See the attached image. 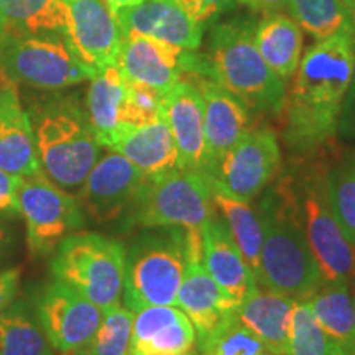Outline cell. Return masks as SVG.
Segmentation results:
<instances>
[{
    "label": "cell",
    "mask_w": 355,
    "mask_h": 355,
    "mask_svg": "<svg viewBox=\"0 0 355 355\" xmlns=\"http://www.w3.org/2000/svg\"><path fill=\"white\" fill-rule=\"evenodd\" d=\"M0 69L13 83L46 91L76 86L96 76L58 33H3Z\"/></svg>",
    "instance_id": "9c48e42d"
},
{
    "label": "cell",
    "mask_w": 355,
    "mask_h": 355,
    "mask_svg": "<svg viewBox=\"0 0 355 355\" xmlns=\"http://www.w3.org/2000/svg\"><path fill=\"white\" fill-rule=\"evenodd\" d=\"M329 206L340 229L355 243V159L326 171Z\"/></svg>",
    "instance_id": "d6a6232c"
},
{
    "label": "cell",
    "mask_w": 355,
    "mask_h": 355,
    "mask_svg": "<svg viewBox=\"0 0 355 355\" xmlns=\"http://www.w3.org/2000/svg\"><path fill=\"white\" fill-rule=\"evenodd\" d=\"M127 250L115 239L96 232H74L53 252V278L64 283L102 313L121 306Z\"/></svg>",
    "instance_id": "5b68a950"
},
{
    "label": "cell",
    "mask_w": 355,
    "mask_h": 355,
    "mask_svg": "<svg viewBox=\"0 0 355 355\" xmlns=\"http://www.w3.org/2000/svg\"><path fill=\"white\" fill-rule=\"evenodd\" d=\"M252 21L234 19L211 30L202 55L186 51L184 73L211 79L260 114H279L285 107L286 81L270 69L259 53Z\"/></svg>",
    "instance_id": "7a4b0ae2"
},
{
    "label": "cell",
    "mask_w": 355,
    "mask_h": 355,
    "mask_svg": "<svg viewBox=\"0 0 355 355\" xmlns=\"http://www.w3.org/2000/svg\"><path fill=\"white\" fill-rule=\"evenodd\" d=\"M241 6H245L254 12H263V13H273L282 12L286 8L288 0H235Z\"/></svg>",
    "instance_id": "b9f144b4"
},
{
    "label": "cell",
    "mask_w": 355,
    "mask_h": 355,
    "mask_svg": "<svg viewBox=\"0 0 355 355\" xmlns=\"http://www.w3.org/2000/svg\"><path fill=\"white\" fill-rule=\"evenodd\" d=\"M296 301L298 300L257 286L241 301L235 314L273 355H288V336Z\"/></svg>",
    "instance_id": "cb8c5ba5"
},
{
    "label": "cell",
    "mask_w": 355,
    "mask_h": 355,
    "mask_svg": "<svg viewBox=\"0 0 355 355\" xmlns=\"http://www.w3.org/2000/svg\"><path fill=\"white\" fill-rule=\"evenodd\" d=\"M198 347L202 355H273L254 332L239 321L237 314L227 319Z\"/></svg>",
    "instance_id": "836d02e7"
},
{
    "label": "cell",
    "mask_w": 355,
    "mask_h": 355,
    "mask_svg": "<svg viewBox=\"0 0 355 355\" xmlns=\"http://www.w3.org/2000/svg\"><path fill=\"white\" fill-rule=\"evenodd\" d=\"M125 84L117 64L96 73L87 91V119L101 146L110 150L122 130V107L125 99Z\"/></svg>",
    "instance_id": "d4e9b609"
},
{
    "label": "cell",
    "mask_w": 355,
    "mask_h": 355,
    "mask_svg": "<svg viewBox=\"0 0 355 355\" xmlns=\"http://www.w3.org/2000/svg\"><path fill=\"white\" fill-rule=\"evenodd\" d=\"M321 327L347 355H355V300L349 283H322L309 298Z\"/></svg>",
    "instance_id": "83f0119b"
},
{
    "label": "cell",
    "mask_w": 355,
    "mask_h": 355,
    "mask_svg": "<svg viewBox=\"0 0 355 355\" xmlns=\"http://www.w3.org/2000/svg\"><path fill=\"white\" fill-rule=\"evenodd\" d=\"M286 7L291 19L316 42L337 33H354L343 0H288Z\"/></svg>",
    "instance_id": "4dcf8cb0"
},
{
    "label": "cell",
    "mask_w": 355,
    "mask_h": 355,
    "mask_svg": "<svg viewBox=\"0 0 355 355\" xmlns=\"http://www.w3.org/2000/svg\"><path fill=\"white\" fill-rule=\"evenodd\" d=\"M162 119L175 140L180 166L206 173V132L204 109L198 87L181 78L163 94Z\"/></svg>",
    "instance_id": "2e32d148"
},
{
    "label": "cell",
    "mask_w": 355,
    "mask_h": 355,
    "mask_svg": "<svg viewBox=\"0 0 355 355\" xmlns=\"http://www.w3.org/2000/svg\"><path fill=\"white\" fill-rule=\"evenodd\" d=\"M214 214L211 186L206 175L175 168L145 178L127 211V227H178L202 230Z\"/></svg>",
    "instance_id": "ba28073f"
},
{
    "label": "cell",
    "mask_w": 355,
    "mask_h": 355,
    "mask_svg": "<svg viewBox=\"0 0 355 355\" xmlns=\"http://www.w3.org/2000/svg\"><path fill=\"white\" fill-rule=\"evenodd\" d=\"M114 15L122 38L127 35H145L186 51H196L202 43L204 28L194 24L175 0H144Z\"/></svg>",
    "instance_id": "ac0fdd59"
},
{
    "label": "cell",
    "mask_w": 355,
    "mask_h": 355,
    "mask_svg": "<svg viewBox=\"0 0 355 355\" xmlns=\"http://www.w3.org/2000/svg\"><path fill=\"white\" fill-rule=\"evenodd\" d=\"M257 216L261 225L259 283L293 300H309L322 279L298 219L288 173L261 199Z\"/></svg>",
    "instance_id": "3957f363"
},
{
    "label": "cell",
    "mask_w": 355,
    "mask_h": 355,
    "mask_svg": "<svg viewBox=\"0 0 355 355\" xmlns=\"http://www.w3.org/2000/svg\"><path fill=\"white\" fill-rule=\"evenodd\" d=\"M337 135L344 140L355 141V69L352 81H350V86L347 89V94L344 97L343 109H340Z\"/></svg>",
    "instance_id": "f35d334b"
},
{
    "label": "cell",
    "mask_w": 355,
    "mask_h": 355,
    "mask_svg": "<svg viewBox=\"0 0 355 355\" xmlns=\"http://www.w3.org/2000/svg\"><path fill=\"white\" fill-rule=\"evenodd\" d=\"M64 355H92L91 352H89L87 349H81V350H74V352H68Z\"/></svg>",
    "instance_id": "f6af8a7d"
},
{
    "label": "cell",
    "mask_w": 355,
    "mask_h": 355,
    "mask_svg": "<svg viewBox=\"0 0 355 355\" xmlns=\"http://www.w3.org/2000/svg\"><path fill=\"white\" fill-rule=\"evenodd\" d=\"M355 69L352 33L318 40L301 58L286 96L285 144L291 152L309 155L334 139L344 97Z\"/></svg>",
    "instance_id": "6da1fadb"
},
{
    "label": "cell",
    "mask_w": 355,
    "mask_h": 355,
    "mask_svg": "<svg viewBox=\"0 0 355 355\" xmlns=\"http://www.w3.org/2000/svg\"><path fill=\"white\" fill-rule=\"evenodd\" d=\"M68 0H0L3 33H58L63 37Z\"/></svg>",
    "instance_id": "f1b7e54d"
},
{
    "label": "cell",
    "mask_w": 355,
    "mask_h": 355,
    "mask_svg": "<svg viewBox=\"0 0 355 355\" xmlns=\"http://www.w3.org/2000/svg\"><path fill=\"white\" fill-rule=\"evenodd\" d=\"M110 150L123 155L145 178L181 168L176 144L162 117L145 125H123Z\"/></svg>",
    "instance_id": "603a6c76"
},
{
    "label": "cell",
    "mask_w": 355,
    "mask_h": 355,
    "mask_svg": "<svg viewBox=\"0 0 355 355\" xmlns=\"http://www.w3.org/2000/svg\"><path fill=\"white\" fill-rule=\"evenodd\" d=\"M354 158H355V152H354Z\"/></svg>",
    "instance_id": "c3c4849f"
},
{
    "label": "cell",
    "mask_w": 355,
    "mask_h": 355,
    "mask_svg": "<svg viewBox=\"0 0 355 355\" xmlns=\"http://www.w3.org/2000/svg\"><path fill=\"white\" fill-rule=\"evenodd\" d=\"M0 355H55L37 318L25 304L0 311Z\"/></svg>",
    "instance_id": "f546056e"
},
{
    "label": "cell",
    "mask_w": 355,
    "mask_h": 355,
    "mask_svg": "<svg viewBox=\"0 0 355 355\" xmlns=\"http://www.w3.org/2000/svg\"><path fill=\"white\" fill-rule=\"evenodd\" d=\"M259 53L277 76L291 78L303 58V30L282 12L266 13L254 30Z\"/></svg>",
    "instance_id": "484cf974"
},
{
    "label": "cell",
    "mask_w": 355,
    "mask_h": 355,
    "mask_svg": "<svg viewBox=\"0 0 355 355\" xmlns=\"http://www.w3.org/2000/svg\"><path fill=\"white\" fill-rule=\"evenodd\" d=\"M163 92L146 84L128 81L125 84V99L122 107L123 125H145L162 117Z\"/></svg>",
    "instance_id": "d590c367"
},
{
    "label": "cell",
    "mask_w": 355,
    "mask_h": 355,
    "mask_svg": "<svg viewBox=\"0 0 355 355\" xmlns=\"http://www.w3.org/2000/svg\"><path fill=\"white\" fill-rule=\"evenodd\" d=\"M35 318L51 347L68 354L91 344L99 329L102 309L73 288L53 279L38 293Z\"/></svg>",
    "instance_id": "8fae6325"
},
{
    "label": "cell",
    "mask_w": 355,
    "mask_h": 355,
    "mask_svg": "<svg viewBox=\"0 0 355 355\" xmlns=\"http://www.w3.org/2000/svg\"><path fill=\"white\" fill-rule=\"evenodd\" d=\"M352 38H354V43H355V30H354V33H352Z\"/></svg>",
    "instance_id": "7dc6e473"
},
{
    "label": "cell",
    "mask_w": 355,
    "mask_h": 355,
    "mask_svg": "<svg viewBox=\"0 0 355 355\" xmlns=\"http://www.w3.org/2000/svg\"><path fill=\"white\" fill-rule=\"evenodd\" d=\"M198 336L176 306H148L133 313L128 355H196Z\"/></svg>",
    "instance_id": "e0dca14e"
},
{
    "label": "cell",
    "mask_w": 355,
    "mask_h": 355,
    "mask_svg": "<svg viewBox=\"0 0 355 355\" xmlns=\"http://www.w3.org/2000/svg\"><path fill=\"white\" fill-rule=\"evenodd\" d=\"M10 217L0 216V263L8 259L15 245V232L10 225Z\"/></svg>",
    "instance_id": "60d3db41"
},
{
    "label": "cell",
    "mask_w": 355,
    "mask_h": 355,
    "mask_svg": "<svg viewBox=\"0 0 355 355\" xmlns=\"http://www.w3.org/2000/svg\"><path fill=\"white\" fill-rule=\"evenodd\" d=\"M186 50L166 42L145 37L127 35L122 38L117 56V66L128 81L165 92L183 78Z\"/></svg>",
    "instance_id": "d6986e66"
},
{
    "label": "cell",
    "mask_w": 355,
    "mask_h": 355,
    "mask_svg": "<svg viewBox=\"0 0 355 355\" xmlns=\"http://www.w3.org/2000/svg\"><path fill=\"white\" fill-rule=\"evenodd\" d=\"M21 176L10 175V173L0 170V216L19 217V189L21 184Z\"/></svg>",
    "instance_id": "74e56055"
},
{
    "label": "cell",
    "mask_w": 355,
    "mask_h": 355,
    "mask_svg": "<svg viewBox=\"0 0 355 355\" xmlns=\"http://www.w3.org/2000/svg\"><path fill=\"white\" fill-rule=\"evenodd\" d=\"M21 279V268L12 266V268L0 270V311L8 308L13 300L19 295Z\"/></svg>",
    "instance_id": "ab89813d"
},
{
    "label": "cell",
    "mask_w": 355,
    "mask_h": 355,
    "mask_svg": "<svg viewBox=\"0 0 355 355\" xmlns=\"http://www.w3.org/2000/svg\"><path fill=\"white\" fill-rule=\"evenodd\" d=\"M288 175L298 219L322 283H350L355 279V243L340 229L329 206L326 170L314 165Z\"/></svg>",
    "instance_id": "52a82bcc"
},
{
    "label": "cell",
    "mask_w": 355,
    "mask_h": 355,
    "mask_svg": "<svg viewBox=\"0 0 355 355\" xmlns=\"http://www.w3.org/2000/svg\"><path fill=\"white\" fill-rule=\"evenodd\" d=\"M207 180H209L214 209L219 212L224 224L227 225L234 242L237 243L248 268L252 270L259 283L261 252V225L259 216L252 209L248 201L235 196L229 189L217 183L214 178L207 176Z\"/></svg>",
    "instance_id": "4316f807"
},
{
    "label": "cell",
    "mask_w": 355,
    "mask_h": 355,
    "mask_svg": "<svg viewBox=\"0 0 355 355\" xmlns=\"http://www.w3.org/2000/svg\"><path fill=\"white\" fill-rule=\"evenodd\" d=\"M288 355H347L322 329L311 309L309 300H298L293 311Z\"/></svg>",
    "instance_id": "1f68e13d"
},
{
    "label": "cell",
    "mask_w": 355,
    "mask_h": 355,
    "mask_svg": "<svg viewBox=\"0 0 355 355\" xmlns=\"http://www.w3.org/2000/svg\"><path fill=\"white\" fill-rule=\"evenodd\" d=\"M63 38L94 73L117 64L122 32L105 0H68Z\"/></svg>",
    "instance_id": "5bb4252c"
},
{
    "label": "cell",
    "mask_w": 355,
    "mask_h": 355,
    "mask_svg": "<svg viewBox=\"0 0 355 355\" xmlns=\"http://www.w3.org/2000/svg\"><path fill=\"white\" fill-rule=\"evenodd\" d=\"M282 152L270 128H248L217 165V183L243 201L259 196L278 175Z\"/></svg>",
    "instance_id": "7c38bea8"
},
{
    "label": "cell",
    "mask_w": 355,
    "mask_h": 355,
    "mask_svg": "<svg viewBox=\"0 0 355 355\" xmlns=\"http://www.w3.org/2000/svg\"><path fill=\"white\" fill-rule=\"evenodd\" d=\"M132 324L133 311L125 306L104 311L99 329L86 349L92 355H128Z\"/></svg>",
    "instance_id": "e575fe53"
},
{
    "label": "cell",
    "mask_w": 355,
    "mask_h": 355,
    "mask_svg": "<svg viewBox=\"0 0 355 355\" xmlns=\"http://www.w3.org/2000/svg\"><path fill=\"white\" fill-rule=\"evenodd\" d=\"M0 170L32 178L42 173L32 123L15 83L0 69Z\"/></svg>",
    "instance_id": "44dd1931"
},
{
    "label": "cell",
    "mask_w": 355,
    "mask_h": 355,
    "mask_svg": "<svg viewBox=\"0 0 355 355\" xmlns=\"http://www.w3.org/2000/svg\"><path fill=\"white\" fill-rule=\"evenodd\" d=\"M354 159H355V158H354Z\"/></svg>",
    "instance_id": "f907efd6"
},
{
    "label": "cell",
    "mask_w": 355,
    "mask_h": 355,
    "mask_svg": "<svg viewBox=\"0 0 355 355\" xmlns=\"http://www.w3.org/2000/svg\"><path fill=\"white\" fill-rule=\"evenodd\" d=\"M345 10H347L349 17H350V21H352L354 25V30H355V0H343Z\"/></svg>",
    "instance_id": "ee69618b"
},
{
    "label": "cell",
    "mask_w": 355,
    "mask_h": 355,
    "mask_svg": "<svg viewBox=\"0 0 355 355\" xmlns=\"http://www.w3.org/2000/svg\"><path fill=\"white\" fill-rule=\"evenodd\" d=\"M140 2H144V0H105V3H107V7L112 13H117L119 10H123V8L133 7Z\"/></svg>",
    "instance_id": "7bdbcfd3"
},
{
    "label": "cell",
    "mask_w": 355,
    "mask_h": 355,
    "mask_svg": "<svg viewBox=\"0 0 355 355\" xmlns=\"http://www.w3.org/2000/svg\"><path fill=\"white\" fill-rule=\"evenodd\" d=\"M42 173L66 191H79L101 157L87 112L74 97H51L28 112Z\"/></svg>",
    "instance_id": "277c9868"
},
{
    "label": "cell",
    "mask_w": 355,
    "mask_h": 355,
    "mask_svg": "<svg viewBox=\"0 0 355 355\" xmlns=\"http://www.w3.org/2000/svg\"><path fill=\"white\" fill-rule=\"evenodd\" d=\"M189 81L198 87L202 99L206 132L204 175L212 176L224 155L248 130V110L237 97L211 79L189 74Z\"/></svg>",
    "instance_id": "9a60e30c"
},
{
    "label": "cell",
    "mask_w": 355,
    "mask_h": 355,
    "mask_svg": "<svg viewBox=\"0 0 355 355\" xmlns=\"http://www.w3.org/2000/svg\"><path fill=\"white\" fill-rule=\"evenodd\" d=\"M239 304L241 303L222 290L207 273L202 260H188L175 306L193 322L198 345L219 329L227 319L235 316Z\"/></svg>",
    "instance_id": "ffe728a7"
},
{
    "label": "cell",
    "mask_w": 355,
    "mask_h": 355,
    "mask_svg": "<svg viewBox=\"0 0 355 355\" xmlns=\"http://www.w3.org/2000/svg\"><path fill=\"white\" fill-rule=\"evenodd\" d=\"M145 176L123 155L110 152L97 159L78 191L83 212L105 224L127 214Z\"/></svg>",
    "instance_id": "4fadbf2b"
},
{
    "label": "cell",
    "mask_w": 355,
    "mask_h": 355,
    "mask_svg": "<svg viewBox=\"0 0 355 355\" xmlns=\"http://www.w3.org/2000/svg\"><path fill=\"white\" fill-rule=\"evenodd\" d=\"M188 266L186 230L155 229L127 250L123 304L130 311L148 306H175Z\"/></svg>",
    "instance_id": "8992f818"
},
{
    "label": "cell",
    "mask_w": 355,
    "mask_h": 355,
    "mask_svg": "<svg viewBox=\"0 0 355 355\" xmlns=\"http://www.w3.org/2000/svg\"><path fill=\"white\" fill-rule=\"evenodd\" d=\"M176 6L189 17L194 24L206 26L214 17L232 8L235 0H175Z\"/></svg>",
    "instance_id": "8d00e7d4"
},
{
    "label": "cell",
    "mask_w": 355,
    "mask_h": 355,
    "mask_svg": "<svg viewBox=\"0 0 355 355\" xmlns=\"http://www.w3.org/2000/svg\"><path fill=\"white\" fill-rule=\"evenodd\" d=\"M19 204L20 216L26 224V243L33 257L53 254L63 239L86 222L78 198L43 173L21 180Z\"/></svg>",
    "instance_id": "30bf717a"
},
{
    "label": "cell",
    "mask_w": 355,
    "mask_h": 355,
    "mask_svg": "<svg viewBox=\"0 0 355 355\" xmlns=\"http://www.w3.org/2000/svg\"><path fill=\"white\" fill-rule=\"evenodd\" d=\"M2 38H3V25L2 21H0V43H2Z\"/></svg>",
    "instance_id": "bcb514c9"
},
{
    "label": "cell",
    "mask_w": 355,
    "mask_h": 355,
    "mask_svg": "<svg viewBox=\"0 0 355 355\" xmlns=\"http://www.w3.org/2000/svg\"><path fill=\"white\" fill-rule=\"evenodd\" d=\"M354 300H355V295H354Z\"/></svg>",
    "instance_id": "681fc988"
},
{
    "label": "cell",
    "mask_w": 355,
    "mask_h": 355,
    "mask_svg": "<svg viewBox=\"0 0 355 355\" xmlns=\"http://www.w3.org/2000/svg\"><path fill=\"white\" fill-rule=\"evenodd\" d=\"M202 263L217 285L239 303L259 286L227 225L216 216L202 227Z\"/></svg>",
    "instance_id": "7402d4cb"
}]
</instances>
